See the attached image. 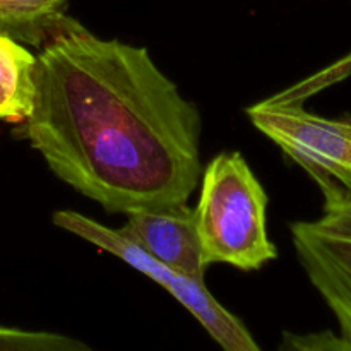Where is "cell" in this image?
Segmentation results:
<instances>
[{
    "instance_id": "cell-2",
    "label": "cell",
    "mask_w": 351,
    "mask_h": 351,
    "mask_svg": "<svg viewBox=\"0 0 351 351\" xmlns=\"http://www.w3.org/2000/svg\"><path fill=\"white\" fill-rule=\"evenodd\" d=\"M267 194L239 151L209 161L194 208L204 266L230 264L257 271L278 257L266 226Z\"/></svg>"
},
{
    "instance_id": "cell-8",
    "label": "cell",
    "mask_w": 351,
    "mask_h": 351,
    "mask_svg": "<svg viewBox=\"0 0 351 351\" xmlns=\"http://www.w3.org/2000/svg\"><path fill=\"white\" fill-rule=\"evenodd\" d=\"M67 0H0V29L31 40L43 36L45 27L57 16Z\"/></svg>"
},
{
    "instance_id": "cell-4",
    "label": "cell",
    "mask_w": 351,
    "mask_h": 351,
    "mask_svg": "<svg viewBox=\"0 0 351 351\" xmlns=\"http://www.w3.org/2000/svg\"><path fill=\"white\" fill-rule=\"evenodd\" d=\"M51 221L58 228L74 233L79 239L119 257L165 288L182 307L194 315L195 321L223 351H263L247 326L213 297L211 291L206 288L204 280L187 276L180 271L165 266L141 249L136 242L127 239L120 230L101 225L81 213L69 209L57 211L51 216Z\"/></svg>"
},
{
    "instance_id": "cell-6",
    "label": "cell",
    "mask_w": 351,
    "mask_h": 351,
    "mask_svg": "<svg viewBox=\"0 0 351 351\" xmlns=\"http://www.w3.org/2000/svg\"><path fill=\"white\" fill-rule=\"evenodd\" d=\"M290 230L305 274L351 343V243L319 235L308 221L291 223Z\"/></svg>"
},
{
    "instance_id": "cell-11",
    "label": "cell",
    "mask_w": 351,
    "mask_h": 351,
    "mask_svg": "<svg viewBox=\"0 0 351 351\" xmlns=\"http://www.w3.org/2000/svg\"><path fill=\"white\" fill-rule=\"evenodd\" d=\"M278 351H351V343L341 335H335L332 331H285Z\"/></svg>"
},
{
    "instance_id": "cell-10",
    "label": "cell",
    "mask_w": 351,
    "mask_h": 351,
    "mask_svg": "<svg viewBox=\"0 0 351 351\" xmlns=\"http://www.w3.org/2000/svg\"><path fill=\"white\" fill-rule=\"evenodd\" d=\"M0 351H91L88 343L48 331L0 326Z\"/></svg>"
},
{
    "instance_id": "cell-5",
    "label": "cell",
    "mask_w": 351,
    "mask_h": 351,
    "mask_svg": "<svg viewBox=\"0 0 351 351\" xmlns=\"http://www.w3.org/2000/svg\"><path fill=\"white\" fill-rule=\"evenodd\" d=\"M120 232L165 266L204 280L208 267L202 263L194 208L187 202L130 213Z\"/></svg>"
},
{
    "instance_id": "cell-1",
    "label": "cell",
    "mask_w": 351,
    "mask_h": 351,
    "mask_svg": "<svg viewBox=\"0 0 351 351\" xmlns=\"http://www.w3.org/2000/svg\"><path fill=\"white\" fill-rule=\"evenodd\" d=\"M23 136L105 211L187 202L202 175V117L143 47L101 40L60 14L47 26Z\"/></svg>"
},
{
    "instance_id": "cell-7",
    "label": "cell",
    "mask_w": 351,
    "mask_h": 351,
    "mask_svg": "<svg viewBox=\"0 0 351 351\" xmlns=\"http://www.w3.org/2000/svg\"><path fill=\"white\" fill-rule=\"evenodd\" d=\"M36 55L0 29V120L23 123L34 101Z\"/></svg>"
},
{
    "instance_id": "cell-9",
    "label": "cell",
    "mask_w": 351,
    "mask_h": 351,
    "mask_svg": "<svg viewBox=\"0 0 351 351\" xmlns=\"http://www.w3.org/2000/svg\"><path fill=\"white\" fill-rule=\"evenodd\" d=\"M317 185L324 195V213L322 218L308 221V225L319 235L351 243V184L321 180Z\"/></svg>"
},
{
    "instance_id": "cell-3",
    "label": "cell",
    "mask_w": 351,
    "mask_h": 351,
    "mask_svg": "<svg viewBox=\"0 0 351 351\" xmlns=\"http://www.w3.org/2000/svg\"><path fill=\"white\" fill-rule=\"evenodd\" d=\"M351 72V55L287 91L247 108L257 130L281 147L315 180L351 184V120L326 119L307 112L304 101Z\"/></svg>"
}]
</instances>
